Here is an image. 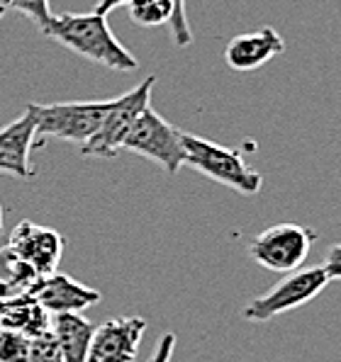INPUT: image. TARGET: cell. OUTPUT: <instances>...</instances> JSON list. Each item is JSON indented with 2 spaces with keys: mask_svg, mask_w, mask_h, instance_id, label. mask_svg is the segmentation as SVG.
<instances>
[{
  "mask_svg": "<svg viewBox=\"0 0 341 362\" xmlns=\"http://www.w3.org/2000/svg\"><path fill=\"white\" fill-rule=\"evenodd\" d=\"M49 39L59 42L78 57L100 64L110 71H137L139 61L122 42L113 35L108 18L98 13H64L54 15L52 27L47 32Z\"/></svg>",
  "mask_w": 341,
  "mask_h": 362,
  "instance_id": "6da1fadb",
  "label": "cell"
},
{
  "mask_svg": "<svg viewBox=\"0 0 341 362\" xmlns=\"http://www.w3.org/2000/svg\"><path fill=\"white\" fill-rule=\"evenodd\" d=\"M183 148H186V165L200 170L205 177L220 182L229 190L239 194H259L264 187L261 173L251 168L237 148L220 146L210 139L188 132H183Z\"/></svg>",
  "mask_w": 341,
  "mask_h": 362,
  "instance_id": "7a4b0ae2",
  "label": "cell"
},
{
  "mask_svg": "<svg viewBox=\"0 0 341 362\" xmlns=\"http://www.w3.org/2000/svg\"><path fill=\"white\" fill-rule=\"evenodd\" d=\"M113 100H71V103H30L27 112L37 124V134L83 146L103 124Z\"/></svg>",
  "mask_w": 341,
  "mask_h": 362,
  "instance_id": "3957f363",
  "label": "cell"
},
{
  "mask_svg": "<svg viewBox=\"0 0 341 362\" xmlns=\"http://www.w3.org/2000/svg\"><path fill=\"white\" fill-rule=\"evenodd\" d=\"M327 285L329 277L322 270V265L298 267V270L288 272L271 289H266L264 294L251 299L242 309V319L254 321V324H266V321L276 319V316L310 304L315 297H320Z\"/></svg>",
  "mask_w": 341,
  "mask_h": 362,
  "instance_id": "277c9868",
  "label": "cell"
},
{
  "mask_svg": "<svg viewBox=\"0 0 341 362\" xmlns=\"http://www.w3.org/2000/svg\"><path fill=\"white\" fill-rule=\"evenodd\" d=\"M154 86L156 76H147L130 93L113 98V105L103 117V124L91 136V141L81 146V156H86V158H113V156L120 153L137 117L144 112V107L152 105Z\"/></svg>",
  "mask_w": 341,
  "mask_h": 362,
  "instance_id": "5b68a950",
  "label": "cell"
},
{
  "mask_svg": "<svg viewBox=\"0 0 341 362\" xmlns=\"http://www.w3.org/2000/svg\"><path fill=\"white\" fill-rule=\"evenodd\" d=\"M122 151H132L142 158L154 160L166 173H178L186 165V148H183V132L173 127L166 117H161L149 105L137 117L132 132L127 134Z\"/></svg>",
  "mask_w": 341,
  "mask_h": 362,
  "instance_id": "8992f818",
  "label": "cell"
},
{
  "mask_svg": "<svg viewBox=\"0 0 341 362\" xmlns=\"http://www.w3.org/2000/svg\"><path fill=\"white\" fill-rule=\"evenodd\" d=\"M315 241L317 233L312 229L285 221V224L268 226L266 231H261L259 236L251 238L249 255L264 270L288 275V272L303 267Z\"/></svg>",
  "mask_w": 341,
  "mask_h": 362,
  "instance_id": "52a82bcc",
  "label": "cell"
},
{
  "mask_svg": "<svg viewBox=\"0 0 341 362\" xmlns=\"http://www.w3.org/2000/svg\"><path fill=\"white\" fill-rule=\"evenodd\" d=\"M64 243V236L57 229L39 226L35 221H20L10 231V238L5 246L13 250L20 260H25L39 277H47L59 270Z\"/></svg>",
  "mask_w": 341,
  "mask_h": 362,
  "instance_id": "ba28073f",
  "label": "cell"
},
{
  "mask_svg": "<svg viewBox=\"0 0 341 362\" xmlns=\"http://www.w3.org/2000/svg\"><path fill=\"white\" fill-rule=\"evenodd\" d=\"M147 321L142 316H117L93 331L86 362H134Z\"/></svg>",
  "mask_w": 341,
  "mask_h": 362,
  "instance_id": "9c48e42d",
  "label": "cell"
},
{
  "mask_svg": "<svg viewBox=\"0 0 341 362\" xmlns=\"http://www.w3.org/2000/svg\"><path fill=\"white\" fill-rule=\"evenodd\" d=\"M30 294H35V299L47 314H83L103 299L98 289L83 285L59 270L47 277H39Z\"/></svg>",
  "mask_w": 341,
  "mask_h": 362,
  "instance_id": "30bf717a",
  "label": "cell"
},
{
  "mask_svg": "<svg viewBox=\"0 0 341 362\" xmlns=\"http://www.w3.org/2000/svg\"><path fill=\"white\" fill-rule=\"evenodd\" d=\"M42 144L44 141H37L35 119L25 110L18 119H13L0 129V173H8V175H15L20 180L35 177L30 156Z\"/></svg>",
  "mask_w": 341,
  "mask_h": 362,
  "instance_id": "8fae6325",
  "label": "cell"
},
{
  "mask_svg": "<svg viewBox=\"0 0 341 362\" xmlns=\"http://www.w3.org/2000/svg\"><path fill=\"white\" fill-rule=\"evenodd\" d=\"M285 52V42L273 27H261L256 32H244V35L232 37V42L225 47V61L237 74H249L268 61L281 57Z\"/></svg>",
  "mask_w": 341,
  "mask_h": 362,
  "instance_id": "7c38bea8",
  "label": "cell"
},
{
  "mask_svg": "<svg viewBox=\"0 0 341 362\" xmlns=\"http://www.w3.org/2000/svg\"><path fill=\"white\" fill-rule=\"evenodd\" d=\"M49 326H52V319L30 292L13 294L0 306V328H10V331H20L35 338L49 331Z\"/></svg>",
  "mask_w": 341,
  "mask_h": 362,
  "instance_id": "4fadbf2b",
  "label": "cell"
},
{
  "mask_svg": "<svg viewBox=\"0 0 341 362\" xmlns=\"http://www.w3.org/2000/svg\"><path fill=\"white\" fill-rule=\"evenodd\" d=\"M52 333L59 343L64 362H86L95 326L83 314H54Z\"/></svg>",
  "mask_w": 341,
  "mask_h": 362,
  "instance_id": "5bb4252c",
  "label": "cell"
},
{
  "mask_svg": "<svg viewBox=\"0 0 341 362\" xmlns=\"http://www.w3.org/2000/svg\"><path fill=\"white\" fill-rule=\"evenodd\" d=\"M0 282H5L13 294L32 292L39 282V275L8 246H3L0 248Z\"/></svg>",
  "mask_w": 341,
  "mask_h": 362,
  "instance_id": "9a60e30c",
  "label": "cell"
},
{
  "mask_svg": "<svg viewBox=\"0 0 341 362\" xmlns=\"http://www.w3.org/2000/svg\"><path fill=\"white\" fill-rule=\"evenodd\" d=\"M3 5L8 10H18L25 18H30L39 27V32L47 37L49 27H52V20H54L49 0H3Z\"/></svg>",
  "mask_w": 341,
  "mask_h": 362,
  "instance_id": "2e32d148",
  "label": "cell"
},
{
  "mask_svg": "<svg viewBox=\"0 0 341 362\" xmlns=\"http://www.w3.org/2000/svg\"><path fill=\"white\" fill-rule=\"evenodd\" d=\"M32 338L20 331L0 328V362H27Z\"/></svg>",
  "mask_w": 341,
  "mask_h": 362,
  "instance_id": "e0dca14e",
  "label": "cell"
},
{
  "mask_svg": "<svg viewBox=\"0 0 341 362\" xmlns=\"http://www.w3.org/2000/svg\"><path fill=\"white\" fill-rule=\"evenodd\" d=\"M27 362H64V358H61V350H59V343H57V338H54L52 328L32 338Z\"/></svg>",
  "mask_w": 341,
  "mask_h": 362,
  "instance_id": "ac0fdd59",
  "label": "cell"
},
{
  "mask_svg": "<svg viewBox=\"0 0 341 362\" xmlns=\"http://www.w3.org/2000/svg\"><path fill=\"white\" fill-rule=\"evenodd\" d=\"M173 350H176V336H173V333H164V336L156 341V348L149 362H171Z\"/></svg>",
  "mask_w": 341,
  "mask_h": 362,
  "instance_id": "d6986e66",
  "label": "cell"
},
{
  "mask_svg": "<svg viewBox=\"0 0 341 362\" xmlns=\"http://www.w3.org/2000/svg\"><path fill=\"white\" fill-rule=\"evenodd\" d=\"M322 270L327 272L329 282L332 280H341V243L332 246L324 255V263H322Z\"/></svg>",
  "mask_w": 341,
  "mask_h": 362,
  "instance_id": "ffe728a7",
  "label": "cell"
},
{
  "mask_svg": "<svg viewBox=\"0 0 341 362\" xmlns=\"http://www.w3.org/2000/svg\"><path fill=\"white\" fill-rule=\"evenodd\" d=\"M130 0H95V8L93 13L103 15V18H108V13H113L115 8H120V5H127Z\"/></svg>",
  "mask_w": 341,
  "mask_h": 362,
  "instance_id": "44dd1931",
  "label": "cell"
},
{
  "mask_svg": "<svg viewBox=\"0 0 341 362\" xmlns=\"http://www.w3.org/2000/svg\"><path fill=\"white\" fill-rule=\"evenodd\" d=\"M8 297H13V292H10V287L5 285V282H0V306H3V302Z\"/></svg>",
  "mask_w": 341,
  "mask_h": 362,
  "instance_id": "7402d4cb",
  "label": "cell"
},
{
  "mask_svg": "<svg viewBox=\"0 0 341 362\" xmlns=\"http://www.w3.org/2000/svg\"><path fill=\"white\" fill-rule=\"evenodd\" d=\"M5 13H8V8H5V5H3V3H0V20H3V18H5Z\"/></svg>",
  "mask_w": 341,
  "mask_h": 362,
  "instance_id": "603a6c76",
  "label": "cell"
},
{
  "mask_svg": "<svg viewBox=\"0 0 341 362\" xmlns=\"http://www.w3.org/2000/svg\"><path fill=\"white\" fill-rule=\"evenodd\" d=\"M0 233H5L3 231V207H0Z\"/></svg>",
  "mask_w": 341,
  "mask_h": 362,
  "instance_id": "cb8c5ba5",
  "label": "cell"
}]
</instances>
